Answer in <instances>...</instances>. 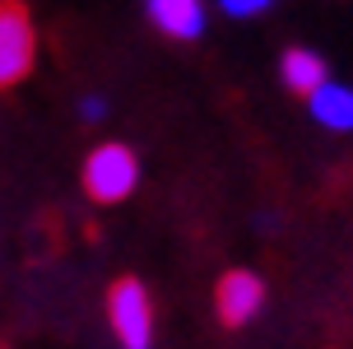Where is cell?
<instances>
[{
	"mask_svg": "<svg viewBox=\"0 0 353 349\" xmlns=\"http://www.w3.org/2000/svg\"><path fill=\"white\" fill-rule=\"evenodd\" d=\"M140 187V154L121 140L93 144L84 158V191L98 205H121L125 196Z\"/></svg>",
	"mask_w": 353,
	"mask_h": 349,
	"instance_id": "6da1fadb",
	"label": "cell"
},
{
	"mask_svg": "<svg viewBox=\"0 0 353 349\" xmlns=\"http://www.w3.org/2000/svg\"><path fill=\"white\" fill-rule=\"evenodd\" d=\"M107 326L121 349H149L154 345V298L140 279H117L107 289Z\"/></svg>",
	"mask_w": 353,
	"mask_h": 349,
	"instance_id": "7a4b0ae2",
	"label": "cell"
},
{
	"mask_svg": "<svg viewBox=\"0 0 353 349\" xmlns=\"http://www.w3.org/2000/svg\"><path fill=\"white\" fill-rule=\"evenodd\" d=\"M37 66V23L23 5H0V88L23 84Z\"/></svg>",
	"mask_w": 353,
	"mask_h": 349,
	"instance_id": "3957f363",
	"label": "cell"
},
{
	"mask_svg": "<svg viewBox=\"0 0 353 349\" xmlns=\"http://www.w3.org/2000/svg\"><path fill=\"white\" fill-rule=\"evenodd\" d=\"M214 308H219V321L223 326H247L256 321L265 308V279L256 270H228L214 289Z\"/></svg>",
	"mask_w": 353,
	"mask_h": 349,
	"instance_id": "277c9868",
	"label": "cell"
},
{
	"mask_svg": "<svg viewBox=\"0 0 353 349\" xmlns=\"http://www.w3.org/2000/svg\"><path fill=\"white\" fill-rule=\"evenodd\" d=\"M144 15L172 42H195V37H205V23H210V10L200 0H149Z\"/></svg>",
	"mask_w": 353,
	"mask_h": 349,
	"instance_id": "5b68a950",
	"label": "cell"
},
{
	"mask_svg": "<svg viewBox=\"0 0 353 349\" xmlns=\"http://www.w3.org/2000/svg\"><path fill=\"white\" fill-rule=\"evenodd\" d=\"M307 112L316 117V126L335 131V135H349V131H353V84L325 79V84L307 98Z\"/></svg>",
	"mask_w": 353,
	"mask_h": 349,
	"instance_id": "8992f818",
	"label": "cell"
},
{
	"mask_svg": "<svg viewBox=\"0 0 353 349\" xmlns=\"http://www.w3.org/2000/svg\"><path fill=\"white\" fill-rule=\"evenodd\" d=\"M279 79H283V88L312 98V93L330 79V70H325V56L321 52H312V47H288V52L279 56Z\"/></svg>",
	"mask_w": 353,
	"mask_h": 349,
	"instance_id": "52a82bcc",
	"label": "cell"
},
{
	"mask_svg": "<svg viewBox=\"0 0 353 349\" xmlns=\"http://www.w3.org/2000/svg\"><path fill=\"white\" fill-rule=\"evenodd\" d=\"M270 10V0H223V15L228 19H256Z\"/></svg>",
	"mask_w": 353,
	"mask_h": 349,
	"instance_id": "ba28073f",
	"label": "cell"
},
{
	"mask_svg": "<svg viewBox=\"0 0 353 349\" xmlns=\"http://www.w3.org/2000/svg\"><path fill=\"white\" fill-rule=\"evenodd\" d=\"M79 117H84V122H103L107 117V98H84V103H79Z\"/></svg>",
	"mask_w": 353,
	"mask_h": 349,
	"instance_id": "9c48e42d",
	"label": "cell"
}]
</instances>
